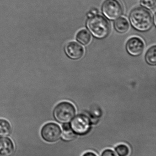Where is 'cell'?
Listing matches in <instances>:
<instances>
[{"label":"cell","instance_id":"4fadbf2b","mask_svg":"<svg viewBox=\"0 0 156 156\" xmlns=\"http://www.w3.org/2000/svg\"><path fill=\"white\" fill-rule=\"evenodd\" d=\"M12 132V127L10 123L5 120L0 119V136H8Z\"/></svg>","mask_w":156,"mask_h":156},{"label":"cell","instance_id":"6da1fadb","mask_svg":"<svg viewBox=\"0 0 156 156\" xmlns=\"http://www.w3.org/2000/svg\"><path fill=\"white\" fill-rule=\"evenodd\" d=\"M132 26L140 32H147L153 26L154 19L151 13L142 7L133 9L129 15Z\"/></svg>","mask_w":156,"mask_h":156},{"label":"cell","instance_id":"5bb4252c","mask_svg":"<svg viewBox=\"0 0 156 156\" xmlns=\"http://www.w3.org/2000/svg\"><path fill=\"white\" fill-rule=\"evenodd\" d=\"M114 151L119 156H128L130 154V148L129 146L124 143L117 145L114 148Z\"/></svg>","mask_w":156,"mask_h":156},{"label":"cell","instance_id":"5b68a950","mask_svg":"<svg viewBox=\"0 0 156 156\" xmlns=\"http://www.w3.org/2000/svg\"><path fill=\"white\" fill-rule=\"evenodd\" d=\"M102 11L108 19L116 20L122 14L123 8L118 0H105L102 5Z\"/></svg>","mask_w":156,"mask_h":156},{"label":"cell","instance_id":"8fae6325","mask_svg":"<svg viewBox=\"0 0 156 156\" xmlns=\"http://www.w3.org/2000/svg\"><path fill=\"white\" fill-rule=\"evenodd\" d=\"M76 38L77 41L80 44L87 45L90 43L91 35L89 31L85 29H82L78 33Z\"/></svg>","mask_w":156,"mask_h":156},{"label":"cell","instance_id":"9c48e42d","mask_svg":"<svg viewBox=\"0 0 156 156\" xmlns=\"http://www.w3.org/2000/svg\"><path fill=\"white\" fill-rule=\"evenodd\" d=\"M14 151V144L11 139L0 137V156H12Z\"/></svg>","mask_w":156,"mask_h":156},{"label":"cell","instance_id":"52a82bcc","mask_svg":"<svg viewBox=\"0 0 156 156\" xmlns=\"http://www.w3.org/2000/svg\"><path fill=\"white\" fill-rule=\"evenodd\" d=\"M145 44L143 41L138 37L130 38L126 43V48L128 53L133 56H138L143 51Z\"/></svg>","mask_w":156,"mask_h":156},{"label":"cell","instance_id":"7c38bea8","mask_svg":"<svg viewBox=\"0 0 156 156\" xmlns=\"http://www.w3.org/2000/svg\"><path fill=\"white\" fill-rule=\"evenodd\" d=\"M145 59L150 66H155L156 64V47L153 46L148 49L145 55Z\"/></svg>","mask_w":156,"mask_h":156},{"label":"cell","instance_id":"2e32d148","mask_svg":"<svg viewBox=\"0 0 156 156\" xmlns=\"http://www.w3.org/2000/svg\"><path fill=\"white\" fill-rule=\"evenodd\" d=\"M100 156H117V155L112 149L107 148L103 150Z\"/></svg>","mask_w":156,"mask_h":156},{"label":"cell","instance_id":"8992f818","mask_svg":"<svg viewBox=\"0 0 156 156\" xmlns=\"http://www.w3.org/2000/svg\"><path fill=\"white\" fill-rule=\"evenodd\" d=\"M62 130L60 126L54 122H49L45 124L41 130L42 138L49 143H56L60 139Z\"/></svg>","mask_w":156,"mask_h":156},{"label":"cell","instance_id":"e0dca14e","mask_svg":"<svg viewBox=\"0 0 156 156\" xmlns=\"http://www.w3.org/2000/svg\"><path fill=\"white\" fill-rule=\"evenodd\" d=\"M82 156H98L96 153L92 151H88L85 152L82 154Z\"/></svg>","mask_w":156,"mask_h":156},{"label":"cell","instance_id":"277c9868","mask_svg":"<svg viewBox=\"0 0 156 156\" xmlns=\"http://www.w3.org/2000/svg\"><path fill=\"white\" fill-rule=\"evenodd\" d=\"M91 119L86 115L79 114L74 116L70 124L72 132L77 136L87 135L91 131Z\"/></svg>","mask_w":156,"mask_h":156},{"label":"cell","instance_id":"3957f363","mask_svg":"<svg viewBox=\"0 0 156 156\" xmlns=\"http://www.w3.org/2000/svg\"><path fill=\"white\" fill-rule=\"evenodd\" d=\"M76 108L73 104L67 101L62 102L56 105L53 111L55 120L60 123H67L76 115Z\"/></svg>","mask_w":156,"mask_h":156},{"label":"cell","instance_id":"ba28073f","mask_svg":"<svg viewBox=\"0 0 156 156\" xmlns=\"http://www.w3.org/2000/svg\"><path fill=\"white\" fill-rule=\"evenodd\" d=\"M65 51L67 56L74 60L81 58L84 54L83 47L76 42L68 43L65 46Z\"/></svg>","mask_w":156,"mask_h":156},{"label":"cell","instance_id":"30bf717a","mask_svg":"<svg viewBox=\"0 0 156 156\" xmlns=\"http://www.w3.org/2000/svg\"><path fill=\"white\" fill-rule=\"evenodd\" d=\"M114 27L118 33L124 34L129 30L130 25L126 18L119 17L114 22Z\"/></svg>","mask_w":156,"mask_h":156},{"label":"cell","instance_id":"7a4b0ae2","mask_svg":"<svg viewBox=\"0 0 156 156\" xmlns=\"http://www.w3.org/2000/svg\"><path fill=\"white\" fill-rule=\"evenodd\" d=\"M86 25L92 34L99 39L105 38L110 33V24L102 16L95 15L89 17Z\"/></svg>","mask_w":156,"mask_h":156},{"label":"cell","instance_id":"9a60e30c","mask_svg":"<svg viewBox=\"0 0 156 156\" xmlns=\"http://www.w3.org/2000/svg\"><path fill=\"white\" fill-rule=\"evenodd\" d=\"M140 4L146 9L153 10L156 7V0H140Z\"/></svg>","mask_w":156,"mask_h":156}]
</instances>
